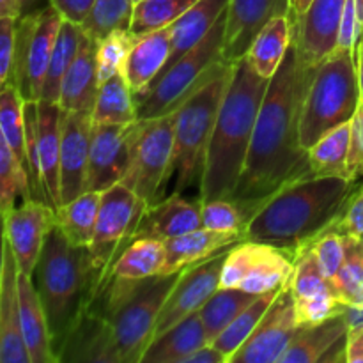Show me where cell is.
<instances>
[{
	"label": "cell",
	"instance_id": "8",
	"mask_svg": "<svg viewBox=\"0 0 363 363\" xmlns=\"http://www.w3.org/2000/svg\"><path fill=\"white\" fill-rule=\"evenodd\" d=\"M225 25L227 11L194 50L181 57L163 77L155 82V85L137 105L138 119H156L176 112L184 99L190 98L225 66Z\"/></svg>",
	"mask_w": 363,
	"mask_h": 363
},
{
	"label": "cell",
	"instance_id": "53",
	"mask_svg": "<svg viewBox=\"0 0 363 363\" xmlns=\"http://www.w3.org/2000/svg\"><path fill=\"white\" fill-rule=\"evenodd\" d=\"M184 363H227V360L213 344H206L204 347H201L197 353L191 354Z\"/></svg>",
	"mask_w": 363,
	"mask_h": 363
},
{
	"label": "cell",
	"instance_id": "6",
	"mask_svg": "<svg viewBox=\"0 0 363 363\" xmlns=\"http://www.w3.org/2000/svg\"><path fill=\"white\" fill-rule=\"evenodd\" d=\"M362 103L357 52L337 48L312 73L300 117L305 151L325 133L354 117Z\"/></svg>",
	"mask_w": 363,
	"mask_h": 363
},
{
	"label": "cell",
	"instance_id": "12",
	"mask_svg": "<svg viewBox=\"0 0 363 363\" xmlns=\"http://www.w3.org/2000/svg\"><path fill=\"white\" fill-rule=\"evenodd\" d=\"M144 121L126 124H92L85 191H99L123 183L133 160Z\"/></svg>",
	"mask_w": 363,
	"mask_h": 363
},
{
	"label": "cell",
	"instance_id": "23",
	"mask_svg": "<svg viewBox=\"0 0 363 363\" xmlns=\"http://www.w3.org/2000/svg\"><path fill=\"white\" fill-rule=\"evenodd\" d=\"M245 240L243 230H213L201 227L197 230L170 238L165 241V264L160 275H174L184 268L213 257L225 248Z\"/></svg>",
	"mask_w": 363,
	"mask_h": 363
},
{
	"label": "cell",
	"instance_id": "16",
	"mask_svg": "<svg viewBox=\"0 0 363 363\" xmlns=\"http://www.w3.org/2000/svg\"><path fill=\"white\" fill-rule=\"evenodd\" d=\"M2 220L4 240L13 248L20 273L34 277L46 238L57 225L55 209L30 199L2 215Z\"/></svg>",
	"mask_w": 363,
	"mask_h": 363
},
{
	"label": "cell",
	"instance_id": "21",
	"mask_svg": "<svg viewBox=\"0 0 363 363\" xmlns=\"http://www.w3.org/2000/svg\"><path fill=\"white\" fill-rule=\"evenodd\" d=\"M98 91V41L82 30L77 57L66 73L60 89V108L66 112H82L92 116Z\"/></svg>",
	"mask_w": 363,
	"mask_h": 363
},
{
	"label": "cell",
	"instance_id": "11",
	"mask_svg": "<svg viewBox=\"0 0 363 363\" xmlns=\"http://www.w3.org/2000/svg\"><path fill=\"white\" fill-rule=\"evenodd\" d=\"M296 257L286 248L243 240L230 247L220 277V287L266 294L286 286L294 273Z\"/></svg>",
	"mask_w": 363,
	"mask_h": 363
},
{
	"label": "cell",
	"instance_id": "15",
	"mask_svg": "<svg viewBox=\"0 0 363 363\" xmlns=\"http://www.w3.org/2000/svg\"><path fill=\"white\" fill-rule=\"evenodd\" d=\"M289 282L280 289L279 296L275 298L257 328L229 363H279L280 357L289 347L294 333L300 328L294 314V300Z\"/></svg>",
	"mask_w": 363,
	"mask_h": 363
},
{
	"label": "cell",
	"instance_id": "39",
	"mask_svg": "<svg viewBox=\"0 0 363 363\" xmlns=\"http://www.w3.org/2000/svg\"><path fill=\"white\" fill-rule=\"evenodd\" d=\"M133 14V0H94L80 27L99 43L116 30H131Z\"/></svg>",
	"mask_w": 363,
	"mask_h": 363
},
{
	"label": "cell",
	"instance_id": "58",
	"mask_svg": "<svg viewBox=\"0 0 363 363\" xmlns=\"http://www.w3.org/2000/svg\"><path fill=\"white\" fill-rule=\"evenodd\" d=\"M357 9H358V18H360V23L363 27V0H357Z\"/></svg>",
	"mask_w": 363,
	"mask_h": 363
},
{
	"label": "cell",
	"instance_id": "43",
	"mask_svg": "<svg viewBox=\"0 0 363 363\" xmlns=\"http://www.w3.org/2000/svg\"><path fill=\"white\" fill-rule=\"evenodd\" d=\"M346 255L335 280V291L346 305L360 303L363 293V243L358 236H344Z\"/></svg>",
	"mask_w": 363,
	"mask_h": 363
},
{
	"label": "cell",
	"instance_id": "32",
	"mask_svg": "<svg viewBox=\"0 0 363 363\" xmlns=\"http://www.w3.org/2000/svg\"><path fill=\"white\" fill-rule=\"evenodd\" d=\"M99 204H101L99 191H84L77 199L55 209L57 227L62 230L71 245L84 248L91 247L96 222H98Z\"/></svg>",
	"mask_w": 363,
	"mask_h": 363
},
{
	"label": "cell",
	"instance_id": "25",
	"mask_svg": "<svg viewBox=\"0 0 363 363\" xmlns=\"http://www.w3.org/2000/svg\"><path fill=\"white\" fill-rule=\"evenodd\" d=\"M38 142L43 181L53 209L60 206V145H62V108L59 103L38 101Z\"/></svg>",
	"mask_w": 363,
	"mask_h": 363
},
{
	"label": "cell",
	"instance_id": "59",
	"mask_svg": "<svg viewBox=\"0 0 363 363\" xmlns=\"http://www.w3.org/2000/svg\"><path fill=\"white\" fill-rule=\"evenodd\" d=\"M133 2H135V6H137V4H138V2H142V0H133Z\"/></svg>",
	"mask_w": 363,
	"mask_h": 363
},
{
	"label": "cell",
	"instance_id": "13",
	"mask_svg": "<svg viewBox=\"0 0 363 363\" xmlns=\"http://www.w3.org/2000/svg\"><path fill=\"white\" fill-rule=\"evenodd\" d=\"M229 250L230 248H225L206 261L188 266L179 273L156 319L152 340L188 315L201 311L206 301L220 289V277Z\"/></svg>",
	"mask_w": 363,
	"mask_h": 363
},
{
	"label": "cell",
	"instance_id": "28",
	"mask_svg": "<svg viewBox=\"0 0 363 363\" xmlns=\"http://www.w3.org/2000/svg\"><path fill=\"white\" fill-rule=\"evenodd\" d=\"M346 339L347 323L344 314L319 325L300 326L279 363H325L333 347Z\"/></svg>",
	"mask_w": 363,
	"mask_h": 363
},
{
	"label": "cell",
	"instance_id": "54",
	"mask_svg": "<svg viewBox=\"0 0 363 363\" xmlns=\"http://www.w3.org/2000/svg\"><path fill=\"white\" fill-rule=\"evenodd\" d=\"M312 4V0H289V16L291 21H296L305 11L308 9V6Z\"/></svg>",
	"mask_w": 363,
	"mask_h": 363
},
{
	"label": "cell",
	"instance_id": "18",
	"mask_svg": "<svg viewBox=\"0 0 363 363\" xmlns=\"http://www.w3.org/2000/svg\"><path fill=\"white\" fill-rule=\"evenodd\" d=\"M20 268L13 248L2 241L0 264V363H32L21 332Z\"/></svg>",
	"mask_w": 363,
	"mask_h": 363
},
{
	"label": "cell",
	"instance_id": "46",
	"mask_svg": "<svg viewBox=\"0 0 363 363\" xmlns=\"http://www.w3.org/2000/svg\"><path fill=\"white\" fill-rule=\"evenodd\" d=\"M202 227L213 230H243L247 229V216L233 199H215L202 202Z\"/></svg>",
	"mask_w": 363,
	"mask_h": 363
},
{
	"label": "cell",
	"instance_id": "40",
	"mask_svg": "<svg viewBox=\"0 0 363 363\" xmlns=\"http://www.w3.org/2000/svg\"><path fill=\"white\" fill-rule=\"evenodd\" d=\"M25 101L18 87L2 85L0 89V135L11 147L18 162L25 167Z\"/></svg>",
	"mask_w": 363,
	"mask_h": 363
},
{
	"label": "cell",
	"instance_id": "31",
	"mask_svg": "<svg viewBox=\"0 0 363 363\" xmlns=\"http://www.w3.org/2000/svg\"><path fill=\"white\" fill-rule=\"evenodd\" d=\"M64 18L59 11L48 4L39 11L38 23L30 38V50H28V73H27V101H39L43 94L46 71H48L50 57L55 46L57 34L60 30Z\"/></svg>",
	"mask_w": 363,
	"mask_h": 363
},
{
	"label": "cell",
	"instance_id": "57",
	"mask_svg": "<svg viewBox=\"0 0 363 363\" xmlns=\"http://www.w3.org/2000/svg\"><path fill=\"white\" fill-rule=\"evenodd\" d=\"M357 60H358V77H360V87H362V99H363V34L360 39V45H358V53H357Z\"/></svg>",
	"mask_w": 363,
	"mask_h": 363
},
{
	"label": "cell",
	"instance_id": "47",
	"mask_svg": "<svg viewBox=\"0 0 363 363\" xmlns=\"http://www.w3.org/2000/svg\"><path fill=\"white\" fill-rule=\"evenodd\" d=\"M332 227L344 236H363V183L358 184Z\"/></svg>",
	"mask_w": 363,
	"mask_h": 363
},
{
	"label": "cell",
	"instance_id": "36",
	"mask_svg": "<svg viewBox=\"0 0 363 363\" xmlns=\"http://www.w3.org/2000/svg\"><path fill=\"white\" fill-rule=\"evenodd\" d=\"M80 25L71 23L67 20L62 21L59 34H57L52 57H50L45 85H43V101L59 103L62 82L66 78V73L69 71L71 64H73L74 57H77L78 45H80Z\"/></svg>",
	"mask_w": 363,
	"mask_h": 363
},
{
	"label": "cell",
	"instance_id": "38",
	"mask_svg": "<svg viewBox=\"0 0 363 363\" xmlns=\"http://www.w3.org/2000/svg\"><path fill=\"white\" fill-rule=\"evenodd\" d=\"M284 287V286H282ZM280 287V289H282ZM280 289L269 291L266 294H259L215 340H213V346L220 351V353L225 357L227 363L230 362V358L238 353L241 346L248 340V337L254 333V330L257 328V325L261 323V319L264 318V314L268 312V308L272 307V303L275 301V298L279 296Z\"/></svg>",
	"mask_w": 363,
	"mask_h": 363
},
{
	"label": "cell",
	"instance_id": "49",
	"mask_svg": "<svg viewBox=\"0 0 363 363\" xmlns=\"http://www.w3.org/2000/svg\"><path fill=\"white\" fill-rule=\"evenodd\" d=\"M347 176L350 181H358L363 176V99L351 123V145L347 156Z\"/></svg>",
	"mask_w": 363,
	"mask_h": 363
},
{
	"label": "cell",
	"instance_id": "20",
	"mask_svg": "<svg viewBox=\"0 0 363 363\" xmlns=\"http://www.w3.org/2000/svg\"><path fill=\"white\" fill-rule=\"evenodd\" d=\"M279 14H289V0H229L223 41L227 62L243 59L261 28Z\"/></svg>",
	"mask_w": 363,
	"mask_h": 363
},
{
	"label": "cell",
	"instance_id": "24",
	"mask_svg": "<svg viewBox=\"0 0 363 363\" xmlns=\"http://www.w3.org/2000/svg\"><path fill=\"white\" fill-rule=\"evenodd\" d=\"M170 55V27L138 35L124 64V78L133 91L137 105L147 94Z\"/></svg>",
	"mask_w": 363,
	"mask_h": 363
},
{
	"label": "cell",
	"instance_id": "9",
	"mask_svg": "<svg viewBox=\"0 0 363 363\" xmlns=\"http://www.w3.org/2000/svg\"><path fill=\"white\" fill-rule=\"evenodd\" d=\"M145 208L147 204L124 183L113 184L101 194L94 238L89 247L92 268L98 275V293L108 279L113 262L135 240Z\"/></svg>",
	"mask_w": 363,
	"mask_h": 363
},
{
	"label": "cell",
	"instance_id": "61",
	"mask_svg": "<svg viewBox=\"0 0 363 363\" xmlns=\"http://www.w3.org/2000/svg\"><path fill=\"white\" fill-rule=\"evenodd\" d=\"M362 243H363V236H362Z\"/></svg>",
	"mask_w": 363,
	"mask_h": 363
},
{
	"label": "cell",
	"instance_id": "19",
	"mask_svg": "<svg viewBox=\"0 0 363 363\" xmlns=\"http://www.w3.org/2000/svg\"><path fill=\"white\" fill-rule=\"evenodd\" d=\"M92 138V116L62 110L60 145V206L85 191L89 152Z\"/></svg>",
	"mask_w": 363,
	"mask_h": 363
},
{
	"label": "cell",
	"instance_id": "3",
	"mask_svg": "<svg viewBox=\"0 0 363 363\" xmlns=\"http://www.w3.org/2000/svg\"><path fill=\"white\" fill-rule=\"evenodd\" d=\"M269 82L259 77L245 57L233 64L199 183L197 201L201 204L230 199L236 191Z\"/></svg>",
	"mask_w": 363,
	"mask_h": 363
},
{
	"label": "cell",
	"instance_id": "51",
	"mask_svg": "<svg viewBox=\"0 0 363 363\" xmlns=\"http://www.w3.org/2000/svg\"><path fill=\"white\" fill-rule=\"evenodd\" d=\"M50 4L59 11L64 20L82 25L87 18L94 0H50Z\"/></svg>",
	"mask_w": 363,
	"mask_h": 363
},
{
	"label": "cell",
	"instance_id": "50",
	"mask_svg": "<svg viewBox=\"0 0 363 363\" xmlns=\"http://www.w3.org/2000/svg\"><path fill=\"white\" fill-rule=\"evenodd\" d=\"M363 34V27L358 18L357 0H347L346 9H344L342 23H340V34H339V46L337 48L351 50V52L358 53V45Z\"/></svg>",
	"mask_w": 363,
	"mask_h": 363
},
{
	"label": "cell",
	"instance_id": "29",
	"mask_svg": "<svg viewBox=\"0 0 363 363\" xmlns=\"http://www.w3.org/2000/svg\"><path fill=\"white\" fill-rule=\"evenodd\" d=\"M208 342L199 312L188 315L156 337L145 350L140 363H184Z\"/></svg>",
	"mask_w": 363,
	"mask_h": 363
},
{
	"label": "cell",
	"instance_id": "35",
	"mask_svg": "<svg viewBox=\"0 0 363 363\" xmlns=\"http://www.w3.org/2000/svg\"><path fill=\"white\" fill-rule=\"evenodd\" d=\"M138 119L137 99L123 73L99 84L92 124H126Z\"/></svg>",
	"mask_w": 363,
	"mask_h": 363
},
{
	"label": "cell",
	"instance_id": "41",
	"mask_svg": "<svg viewBox=\"0 0 363 363\" xmlns=\"http://www.w3.org/2000/svg\"><path fill=\"white\" fill-rule=\"evenodd\" d=\"M199 0H142L135 6L131 32L137 35L170 27Z\"/></svg>",
	"mask_w": 363,
	"mask_h": 363
},
{
	"label": "cell",
	"instance_id": "34",
	"mask_svg": "<svg viewBox=\"0 0 363 363\" xmlns=\"http://www.w3.org/2000/svg\"><path fill=\"white\" fill-rule=\"evenodd\" d=\"M165 241L137 238L117 257L108 277L121 280H144L160 275L165 264Z\"/></svg>",
	"mask_w": 363,
	"mask_h": 363
},
{
	"label": "cell",
	"instance_id": "1",
	"mask_svg": "<svg viewBox=\"0 0 363 363\" xmlns=\"http://www.w3.org/2000/svg\"><path fill=\"white\" fill-rule=\"evenodd\" d=\"M312 73L314 69L303 66L291 45L282 66L269 82L245 170L230 197L240 204L248 222L272 195L311 176L308 151L300 140V117Z\"/></svg>",
	"mask_w": 363,
	"mask_h": 363
},
{
	"label": "cell",
	"instance_id": "33",
	"mask_svg": "<svg viewBox=\"0 0 363 363\" xmlns=\"http://www.w3.org/2000/svg\"><path fill=\"white\" fill-rule=\"evenodd\" d=\"M351 123L353 119L330 130L308 149L311 176L350 179L347 156H350L351 145Z\"/></svg>",
	"mask_w": 363,
	"mask_h": 363
},
{
	"label": "cell",
	"instance_id": "22",
	"mask_svg": "<svg viewBox=\"0 0 363 363\" xmlns=\"http://www.w3.org/2000/svg\"><path fill=\"white\" fill-rule=\"evenodd\" d=\"M202 227L201 202H190L181 194H172L156 204L147 206L135 230L137 238L167 241Z\"/></svg>",
	"mask_w": 363,
	"mask_h": 363
},
{
	"label": "cell",
	"instance_id": "42",
	"mask_svg": "<svg viewBox=\"0 0 363 363\" xmlns=\"http://www.w3.org/2000/svg\"><path fill=\"white\" fill-rule=\"evenodd\" d=\"M30 201V186L25 167L18 162L11 147L0 135V211L6 215L16 208V199Z\"/></svg>",
	"mask_w": 363,
	"mask_h": 363
},
{
	"label": "cell",
	"instance_id": "5",
	"mask_svg": "<svg viewBox=\"0 0 363 363\" xmlns=\"http://www.w3.org/2000/svg\"><path fill=\"white\" fill-rule=\"evenodd\" d=\"M181 273V272H179ZM179 273L144 280L108 277L89 308L103 319L117 363H140L152 342L156 319Z\"/></svg>",
	"mask_w": 363,
	"mask_h": 363
},
{
	"label": "cell",
	"instance_id": "7",
	"mask_svg": "<svg viewBox=\"0 0 363 363\" xmlns=\"http://www.w3.org/2000/svg\"><path fill=\"white\" fill-rule=\"evenodd\" d=\"M233 64L227 62L211 80L184 99L183 105L176 110L172 162V170L176 172L174 194H181L195 181L201 183L206 152L211 142L220 105L229 87Z\"/></svg>",
	"mask_w": 363,
	"mask_h": 363
},
{
	"label": "cell",
	"instance_id": "60",
	"mask_svg": "<svg viewBox=\"0 0 363 363\" xmlns=\"http://www.w3.org/2000/svg\"><path fill=\"white\" fill-rule=\"evenodd\" d=\"M360 303L363 305V293H362V298H360Z\"/></svg>",
	"mask_w": 363,
	"mask_h": 363
},
{
	"label": "cell",
	"instance_id": "30",
	"mask_svg": "<svg viewBox=\"0 0 363 363\" xmlns=\"http://www.w3.org/2000/svg\"><path fill=\"white\" fill-rule=\"evenodd\" d=\"M293 45V21L289 14L272 18L248 48L247 62L264 80H272Z\"/></svg>",
	"mask_w": 363,
	"mask_h": 363
},
{
	"label": "cell",
	"instance_id": "44",
	"mask_svg": "<svg viewBox=\"0 0 363 363\" xmlns=\"http://www.w3.org/2000/svg\"><path fill=\"white\" fill-rule=\"evenodd\" d=\"M138 35L131 30H116L98 43V77L99 84L113 74L124 71L128 55L137 43Z\"/></svg>",
	"mask_w": 363,
	"mask_h": 363
},
{
	"label": "cell",
	"instance_id": "10",
	"mask_svg": "<svg viewBox=\"0 0 363 363\" xmlns=\"http://www.w3.org/2000/svg\"><path fill=\"white\" fill-rule=\"evenodd\" d=\"M140 137L135 145L133 160L124 184L131 188L147 206L162 201L165 184L172 176L174 126L176 112L156 119H142Z\"/></svg>",
	"mask_w": 363,
	"mask_h": 363
},
{
	"label": "cell",
	"instance_id": "37",
	"mask_svg": "<svg viewBox=\"0 0 363 363\" xmlns=\"http://www.w3.org/2000/svg\"><path fill=\"white\" fill-rule=\"evenodd\" d=\"M259 294L247 293L241 289H233V287H220L211 298L204 303V307L199 311L204 325L208 342L213 340L257 298Z\"/></svg>",
	"mask_w": 363,
	"mask_h": 363
},
{
	"label": "cell",
	"instance_id": "48",
	"mask_svg": "<svg viewBox=\"0 0 363 363\" xmlns=\"http://www.w3.org/2000/svg\"><path fill=\"white\" fill-rule=\"evenodd\" d=\"M18 20L20 18L0 16V85L9 84Z\"/></svg>",
	"mask_w": 363,
	"mask_h": 363
},
{
	"label": "cell",
	"instance_id": "55",
	"mask_svg": "<svg viewBox=\"0 0 363 363\" xmlns=\"http://www.w3.org/2000/svg\"><path fill=\"white\" fill-rule=\"evenodd\" d=\"M0 16L21 18V11H20V6H18V0H0Z\"/></svg>",
	"mask_w": 363,
	"mask_h": 363
},
{
	"label": "cell",
	"instance_id": "4",
	"mask_svg": "<svg viewBox=\"0 0 363 363\" xmlns=\"http://www.w3.org/2000/svg\"><path fill=\"white\" fill-rule=\"evenodd\" d=\"M34 282L48 318L52 346L59 362L71 333L98 293V275L89 248L74 247L53 227L43 247Z\"/></svg>",
	"mask_w": 363,
	"mask_h": 363
},
{
	"label": "cell",
	"instance_id": "45",
	"mask_svg": "<svg viewBox=\"0 0 363 363\" xmlns=\"http://www.w3.org/2000/svg\"><path fill=\"white\" fill-rule=\"evenodd\" d=\"M314 254L315 261H318L319 268H321L323 275L333 284L335 287L337 275L340 272V266L344 262V255H346V245H344V234L339 230L328 227L323 234H319L311 245H307ZM305 248V247H303Z\"/></svg>",
	"mask_w": 363,
	"mask_h": 363
},
{
	"label": "cell",
	"instance_id": "26",
	"mask_svg": "<svg viewBox=\"0 0 363 363\" xmlns=\"http://www.w3.org/2000/svg\"><path fill=\"white\" fill-rule=\"evenodd\" d=\"M227 6L229 0H199L194 7H190L183 16L170 25V55L160 77H163L181 57L194 50L211 32L216 21L227 11Z\"/></svg>",
	"mask_w": 363,
	"mask_h": 363
},
{
	"label": "cell",
	"instance_id": "2",
	"mask_svg": "<svg viewBox=\"0 0 363 363\" xmlns=\"http://www.w3.org/2000/svg\"><path fill=\"white\" fill-rule=\"evenodd\" d=\"M358 181L344 177H301L287 184L257 209L245 240L286 248L294 254L333 225Z\"/></svg>",
	"mask_w": 363,
	"mask_h": 363
},
{
	"label": "cell",
	"instance_id": "27",
	"mask_svg": "<svg viewBox=\"0 0 363 363\" xmlns=\"http://www.w3.org/2000/svg\"><path fill=\"white\" fill-rule=\"evenodd\" d=\"M20 315L25 346L32 363H59L52 346L48 318L39 298L34 277L20 273Z\"/></svg>",
	"mask_w": 363,
	"mask_h": 363
},
{
	"label": "cell",
	"instance_id": "14",
	"mask_svg": "<svg viewBox=\"0 0 363 363\" xmlns=\"http://www.w3.org/2000/svg\"><path fill=\"white\" fill-rule=\"evenodd\" d=\"M291 293L298 326H312L342 315L347 305L337 294L333 284L323 275L314 254L308 247L296 252Z\"/></svg>",
	"mask_w": 363,
	"mask_h": 363
},
{
	"label": "cell",
	"instance_id": "52",
	"mask_svg": "<svg viewBox=\"0 0 363 363\" xmlns=\"http://www.w3.org/2000/svg\"><path fill=\"white\" fill-rule=\"evenodd\" d=\"M346 363H363V325L347 332Z\"/></svg>",
	"mask_w": 363,
	"mask_h": 363
},
{
	"label": "cell",
	"instance_id": "56",
	"mask_svg": "<svg viewBox=\"0 0 363 363\" xmlns=\"http://www.w3.org/2000/svg\"><path fill=\"white\" fill-rule=\"evenodd\" d=\"M39 2H41V0H18V6H20V11H21V16H23V14L34 13V11L43 9V7H39ZM48 4H50V0H48Z\"/></svg>",
	"mask_w": 363,
	"mask_h": 363
},
{
	"label": "cell",
	"instance_id": "17",
	"mask_svg": "<svg viewBox=\"0 0 363 363\" xmlns=\"http://www.w3.org/2000/svg\"><path fill=\"white\" fill-rule=\"evenodd\" d=\"M347 0H312L293 23V45L308 69H315L339 46L340 23Z\"/></svg>",
	"mask_w": 363,
	"mask_h": 363
}]
</instances>
